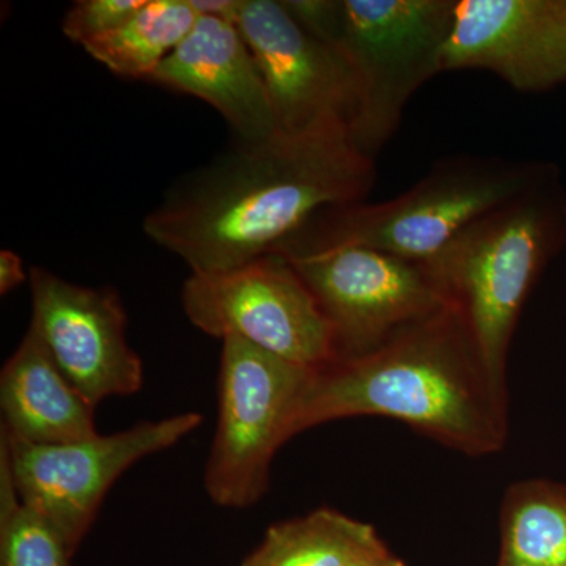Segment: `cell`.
Returning a JSON list of instances; mask_svg holds the SVG:
<instances>
[{
	"label": "cell",
	"instance_id": "ffe728a7",
	"mask_svg": "<svg viewBox=\"0 0 566 566\" xmlns=\"http://www.w3.org/2000/svg\"><path fill=\"white\" fill-rule=\"evenodd\" d=\"M28 281L29 274L25 273L21 256L10 249H2L0 252V294L6 296Z\"/></svg>",
	"mask_w": 566,
	"mask_h": 566
},
{
	"label": "cell",
	"instance_id": "7402d4cb",
	"mask_svg": "<svg viewBox=\"0 0 566 566\" xmlns=\"http://www.w3.org/2000/svg\"><path fill=\"white\" fill-rule=\"evenodd\" d=\"M356 566H406L405 562L397 556H394L387 546L382 547V549L376 551L375 554H371L370 557L365 558V560L360 562L359 565Z\"/></svg>",
	"mask_w": 566,
	"mask_h": 566
},
{
	"label": "cell",
	"instance_id": "52a82bcc",
	"mask_svg": "<svg viewBox=\"0 0 566 566\" xmlns=\"http://www.w3.org/2000/svg\"><path fill=\"white\" fill-rule=\"evenodd\" d=\"M189 322L211 337H238L303 367L337 359L333 327L293 264L260 256L214 274H192L181 292Z\"/></svg>",
	"mask_w": 566,
	"mask_h": 566
},
{
	"label": "cell",
	"instance_id": "5bb4252c",
	"mask_svg": "<svg viewBox=\"0 0 566 566\" xmlns=\"http://www.w3.org/2000/svg\"><path fill=\"white\" fill-rule=\"evenodd\" d=\"M2 433L31 444H70L98 436L88 403L29 329L0 374Z\"/></svg>",
	"mask_w": 566,
	"mask_h": 566
},
{
	"label": "cell",
	"instance_id": "8992f818",
	"mask_svg": "<svg viewBox=\"0 0 566 566\" xmlns=\"http://www.w3.org/2000/svg\"><path fill=\"white\" fill-rule=\"evenodd\" d=\"M315 371L243 338H223L218 428L205 471L216 505L248 509L266 493L271 463L294 436Z\"/></svg>",
	"mask_w": 566,
	"mask_h": 566
},
{
	"label": "cell",
	"instance_id": "4fadbf2b",
	"mask_svg": "<svg viewBox=\"0 0 566 566\" xmlns=\"http://www.w3.org/2000/svg\"><path fill=\"white\" fill-rule=\"evenodd\" d=\"M151 82L210 104L244 147L281 136L262 73L232 21L200 17Z\"/></svg>",
	"mask_w": 566,
	"mask_h": 566
},
{
	"label": "cell",
	"instance_id": "277c9868",
	"mask_svg": "<svg viewBox=\"0 0 566 566\" xmlns=\"http://www.w3.org/2000/svg\"><path fill=\"white\" fill-rule=\"evenodd\" d=\"M545 172L532 164L449 158L409 191L378 203L326 208L274 253L360 245L424 263L488 212L523 196Z\"/></svg>",
	"mask_w": 566,
	"mask_h": 566
},
{
	"label": "cell",
	"instance_id": "2e32d148",
	"mask_svg": "<svg viewBox=\"0 0 566 566\" xmlns=\"http://www.w3.org/2000/svg\"><path fill=\"white\" fill-rule=\"evenodd\" d=\"M497 566H566V485L527 480L509 488Z\"/></svg>",
	"mask_w": 566,
	"mask_h": 566
},
{
	"label": "cell",
	"instance_id": "ac0fdd59",
	"mask_svg": "<svg viewBox=\"0 0 566 566\" xmlns=\"http://www.w3.org/2000/svg\"><path fill=\"white\" fill-rule=\"evenodd\" d=\"M73 556L50 521L22 504L0 452V566H71Z\"/></svg>",
	"mask_w": 566,
	"mask_h": 566
},
{
	"label": "cell",
	"instance_id": "8fae6325",
	"mask_svg": "<svg viewBox=\"0 0 566 566\" xmlns=\"http://www.w3.org/2000/svg\"><path fill=\"white\" fill-rule=\"evenodd\" d=\"M29 329L88 403L139 392L144 365L126 342L128 318L112 286L88 289L39 266L29 271Z\"/></svg>",
	"mask_w": 566,
	"mask_h": 566
},
{
	"label": "cell",
	"instance_id": "6da1fadb",
	"mask_svg": "<svg viewBox=\"0 0 566 566\" xmlns=\"http://www.w3.org/2000/svg\"><path fill=\"white\" fill-rule=\"evenodd\" d=\"M375 181V158L349 133L281 134L193 175L144 230L192 274L223 273L274 253L319 211L364 202Z\"/></svg>",
	"mask_w": 566,
	"mask_h": 566
},
{
	"label": "cell",
	"instance_id": "ba28073f",
	"mask_svg": "<svg viewBox=\"0 0 566 566\" xmlns=\"http://www.w3.org/2000/svg\"><path fill=\"white\" fill-rule=\"evenodd\" d=\"M199 412L142 422L120 433L70 442L31 444L0 434L14 488L76 554L112 485L142 458L164 452L202 424Z\"/></svg>",
	"mask_w": 566,
	"mask_h": 566
},
{
	"label": "cell",
	"instance_id": "9c48e42d",
	"mask_svg": "<svg viewBox=\"0 0 566 566\" xmlns=\"http://www.w3.org/2000/svg\"><path fill=\"white\" fill-rule=\"evenodd\" d=\"M282 256L333 327L337 359L374 352L406 327L452 307L422 264L375 249L338 245Z\"/></svg>",
	"mask_w": 566,
	"mask_h": 566
},
{
	"label": "cell",
	"instance_id": "44dd1931",
	"mask_svg": "<svg viewBox=\"0 0 566 566\" xmlns=\"http://www.w3.org/2000/svg\"><path fill=\"white\" fill-rule=\"evenodd\" d=\"M200 17L221 18L237 24L244 0H189Z\"/></svg>",
	"mask_w": 566,
	"mask_h": 566
},
{
	"label": "cell",
	"instance_id": "7a4b0ae2",
	"mask_svg": "<svg viewBox=\"0 0 566 566\" xmlns=\"http://www.w3.org/2000/svg\"><path fill=\"white\" fill-rule=\"evenodd\" d=\"M356 416L398 420L471 457L504 447L505 401L494 394L455 307L412 324L363 356L315 371L294 434Z\"/></svg>",
	"mask_w": 566,
	"mask_h": 566
},
{
	"label": "cell",
	"instance_id": "3957f363",
	"mask_svg": "<svg viewBox=\"0 0 566 566\" xmlns=\"http://www.w3.org/2000/svg\"><path fill=\"white\" fill-rule=\"evenodd\" d=\"M542 180L471 223L420 263L463 316L494 394L506 401L510 344L532 286L565 234L564 210Z\"/></svg>",
	"mask_w": 566,
	"mask_h": 566
},
{
	"label": "cell",
	"instance_id": "7c38bea8",
	"mask_svg": "<svg viewBox=\"0 0 566 566\" xmlns=\"http://www.w3.org/2000/svg\"><path fill=\"white\" fill-rule=\"evenodd\" d=\"M464 70L517 92L566 84V0H457L442 71Z\"/></svg>",
	"mask_w": 566,
	"mask_h": 566
},
{
	"label": "cell",
	"instance_id": "5b68a950",
	"mask_svg": "<svg viewBox=\"0 0 566 566\" xmlns=\"http://www.w3.org/2000/svg\"><path fill=\"white\" fill-rule=\"evenodd\" d=\"M455 6L457 0H340L333 44L356 77L352 137L370 158L397 133L415 93L442 73Z\"/></svg>",
	"mask_w": 566,
	"mask_h": 566
},
{
	"label": "cell",
	"instance_id": "e0dca14e",
	"mask_svg": "<svg viewBox=\"0 0 566 566\" xmlns=\"http://www.w3.org/2000/svg\"><path fill=\"white\" fill-rule=\"evenodd\" d=\"M199 18L189 0H147L120 29L82 48L117 76L151 82Z\"/></svg>",
	"mask_w": 566,
	"mask_h": 566
},
{
	"label": "cell",
	"instance_id": "9a60e30c",
	"mask_svg": "<svg viewBox=\"0 0 566 566\" xmlns=\"http://www.w3.org/2000/svg\"><path fill=\"white\" fill-rule=\"evenodd\" d=\"M385 546L370 524L319 509L268 528L241 566H356Z\"/></svg>",
	"mask_w": 566,
	"mask_h": 566
},
{
	"label": "cell",
	"instance_id": "d6986e66",
	"mask_svg": "<svg viewBox=\"0 0 566 566\" xmlns=\"http://www.w3.org/2000/svg\"><path fill=\"white\" fill-rule=\"evenodd\" d=\"M147 3V0H80L66 11L62 31L74 43L87 44L117 31Z\"/></svg>",
	"mask_w": 566,
	"mask_h": 566
},
{
	"label": "cell",
	"instance_id": "30bf717a",
	"mask_svg": "<svg viewBox=\"0 0 566 566\" xmlns=\"http://www.w3.org/2000/svg\"><path fill=\"white\" fill-rule=\"evenodd\" d=\"M237 25L262 73L281 134L352 136L357 85L344 52L305 31L283 0H244Z\"/></svg>",
	"mask_w": 566,
	"mask_h": 566
}]
</instances>
